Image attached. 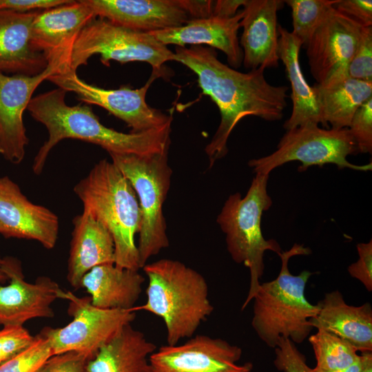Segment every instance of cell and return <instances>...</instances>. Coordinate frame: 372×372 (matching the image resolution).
Segmentation results:
<instances>
[{
  "mask_svg": "<svg viewBox=\"0 0 372 372\" xmlns=\"http://www.w3.org/2000/svg\"><path fill=\"white\" fill-rule=\"evenodd\" d=\"M144 281L138 270L105 264L85 273L81 287L90 295L92 304L99 308L132 309L141 296Z\"/></svg>",
  "mask_w": 372,
  "mask_h": 372,
  "instance_id": "cb8c5ba5",
  "label": "cell"
},
{
  "mask_svg": "<svg viewBox=\"0 0 372 372\" xmlns=\"http://www.w3.org/2000/svg\"><path fill=\"white\" fill-rule=\"evenodd\" d=\"M362 26L335 8L305 45L310 71L316 83L327 86L347 77Z\"/></svg>",
  "mask_w": 372,
  "mask_h": 372,
  "instance_id": "7c38bea8",
  "label": "cell"
},
{
  "mask_svg": "<svg viewBox=\"0 0 372 372\" xmlns=\"http://www.w3.org/2000/svg\"><path fill=\"white\" fill-rule=\"evenodd\" d=\"M242 10L231 18L210 17L190 19L180 26L148 32L163 44L207 45L221 50L227 56L229 64L234 68H239L243 60L238 32L242 18Z\"/></svg>",
  "mask_w": 372,
  "mask_h": 372,
  "instance_id": "ffe728a7",
  "label": "cell"
},
{
  "mask_svg": "<svg viewBox=\"0 0 372 372\" xmlns=\"http://www.w3.org/2000/svg\"><path fill=\"white\" fill-rule=\"evenodd\" d=\"M349 77L372 81V26L362 27L355 53L349 64Z\"/></svg>",
  "mask_w": 372,
  "mask_h": 372,
  "instance_id": "4dcf8cb0",
  "label": "cell"
},
{
  "mask_svg": "<svg viewBox=\"0 0 372 372\" xmlns=\"http://www.w3.org/2000/svg\"><path fill=\"white\" fill-rule=\"evenodd\" d=\"M284 3L280 0H246L240 22L242 33L239 41L246 68L265 70L278 66L280 59L277 12Z\"/></svg>",
  "mask_w": 372,
  "mask_h": 372,
  "instance_id": "ac0fdd59",
  "label": "cell"
},
{
  "mask_svg": "<svg viewBox=\"0 0 372 372\" xmlns=\"http://www.w3.org/2000/svg\"><path fill=\"white\" fill-rule=\"evenodd\" d=\"M94 54L101 62L110 66V61L121 63L143 61L152 68V72L164 76L163 65L174 61V53L148 32L129 29L108 20L96 17L79 32L68 54V70L87 64Z\"/></svg>",
  "mask_w": 372,
  "mask_h": 372,
  "instance_id": "ba28073f",
  "label": "cell"
},
{
  "mask_svg": "<svg viewBox=\"0 0 372 372\" xmlns=\"http://www.w3.org/2000/svg\"><path fill=\"white\" fill-rule=\"evenodd\" d=\"M269 176L256 174L245 196L238 192L230 195L216 219L225 234L227 249L232 260L250 271L249 292L242 310L252 300L260 284L265 251L278 255L282 251L277 241L266 240L261 230L262 215L272 205L267 192Z\"/></svg>",
  "mask_w": 372,
  "mask_h": 372,
  "instance_id": "8992f818",
  "label": "cell"
},
{
  "mask_svg": "<svg viewBox=\"0 0 372 372\" xmlns=\"http://www.w3.org/2000/svg\"><path fill=\"white\" fill-rule=\"evenodd\" d=\"M174 53V61L196 74L203 93L216 104L220 114L219 126L205 149L210 167L227 154L228 138L242 118L253 116L274 121L282 118L289 87L270 84L265 69L238 72L222 63L214 48L202 45L176 46Z\"/></svg>",
  "mask_w": 372,
  "mask_h": 372,
  "instance_id": "6da1fadb",
  "label": "cell"
},
{
  "mask_svg": "<svg viewBox=\"0 0 372 372\" xmlns=\"http://www.w3.org/2000/svg\"><path fill=\"white\" fill-rule=\"evenodd\" d=\"M278 56L285 67L291 88L292 111L285 122L286 130L307 123L321 124V118L316 92L302 72L300 64V40L291 32L278 25Z\"/></svg>",
  "mask_w": 372,
  "mask_h": 372,
  "instance_id": "d4e9b609",
  "label": "cell"
},
{
  "mask_svg": "<svg viewBox=\"0 0 372 372\" xmlns=\"http://www.w3.org/2000/svg\"><path fill=\"white\" fill-rule=\"evenodd\" d=\"M362 362V372H372V352H363L360 354Z\"/></svg>",
  "mask_w": 372,
  "mask_h": 372,
  "instance_id": "60d3db41",
  "label": "cell"
},
{
  "mask_svg": "<svg viewBox=\"0 0 372 372\" xmlns=\"http://www.w3.org/2000/svg\"><path fill=\"white\" fill-rule=\"evenodd\" d=\"M2 258H0V265L1 263ZM7 280L6 275L0 271V282H3Z\"/></svg>",
  "mask_w": 372,
  "mask_h": 372,
  "instance_id": "b9f144b4",
  "label": "cell"
},
{
  "mask_svg": "<svg viewBox=\"0 0 372 372\" xmlns=\"http://www.w3.org/2000/svg\"><path fill=\"white\" fill-rule=\"evenodd\" d=\"M83 211L101 223L114 243V265L141 269L135 235L141 225V210L136 192L128 179L112 162L101 160L74 187Z\"/></svg>",
  "mask_w": 372,
  "mask_h": 372,
  "instance_id": "277c9868",
  "label": "cell"
},
{
  "mask_svg": "<svg viewBox=\"0 0 372 372\" xmlns=\"http://www.w3.org/2000/svg\"><path fill=\"white\" fill-rule=\"evenodd\" d=\"M242 353L225 340L196 335L156 349L149 357L150 372H251L252 363H239Z\"/></svg>",
  "mask_w": 372,
  "mask_h": 372,
  "instance_id": "4fadbf2b",
  "label": "cell"
},
{
  "mask_svg": "<svg viewBox=\"0 0 372 372\" xmlns=\"http://www.w3.org/2000/svg\"><path fill=\"white\" fill-rule=\"evenodd\" d=\"M355 141L348 130L327 129L318 124L305 125L287 130L273 153L248 162L256 174L269 175L274 169L291 161L301 163L300 171L312 165L333 164L338 169L349 168L366 172L372 163L358 165L347 160L349 155L358 153Z\"/></svg>",
  "mask_w": 372,
  "mask_h": 372,
  "instance_id": "9c48e42d",
  "label": "cell"
},
{
  "mask_svg": "<svg viewBox=\"0 0 372 372\" xmlns=\"http://www.w3.org/2000/svg\"><path fill=\"white\" fill-rule=\"evenodd\" d=\"M362 369L363 362L362 357L360 355L358 359L353 364L347 368L333 371H324L315 367L311 369V372H362Z\"/></svg>",
  "mask_w": 372,
  "mask_h": 372,
  "instance_id": "ab89813d",
  "label": "cell"
},
{
  "mask_svg": "<svg viewBox=\"0 0 372 372\" xmlns=\"http://www.w3.org/2000/svg\"><path fill=\"white\" fill-rule=\"evenodd\" d=\"M63 299L69 302L71 322L63 327H45L40 332L49 342L53 355L76 352L90 360L136 318L132 309L99 308L90 296L79 297L71 291H64Z\"/></svg>",
  "mask_w": 372,
  "mask_h": 372,
  "instance_id": "30bf717a",
  "label": "cell"
},
{
  "mask_svg": "<svg viewBox=\"0 0 372 372\" xmlns=\"http://www.w3.org/2000/svg\"><path fill=\"white\" fill-rule=\"evenodd\" d=\"M338 0H287L291 9L292 33L305 46L312 35L334 9Z\"/></svg>",
  "mask_w": 372,
  "mask_h": 372,
  "instance_id": "f1b7e54d",
  "label": "cell"
},
{
  "mask_svg": "<svg viewBox=\"0 0 372 372\" xmlns=\"http://www.w3.org/2000/svg\"><path fill=\"white\" fill-rule=\"evenodd\" d=\"M96 17L149 32L178 27L191 18L181 0H85Z\"/></svg>",
  "mask_w": 372,
  "mask_h": 372,
  "instance_id": "d6986e66",
  "label": "cell"
},
{
  "mask_svg": "<svg viewBox=\"0 0 372 372\" xmlns=\"http://www.w3.org/2000/svg\"><path fill=\"white\" fill-rule=\"evenodd\" d=\"M59 232V220L53 211L29 200L8 176L0 177V234L3 237L36 240L51 249Z\"/></svg>",
  "mask_w": 372,
  "mask_h": 372,
  "instance_id": "2e32d148",
  "label": "cell"
},
{
  "mask_svg": "<svg viewBox=\"0 0 372 372\" xmlns=\"http://www.w3.org/2000/svg\"><path fill=\"white\" fill-rule=\"evenodd\" d=\"M359 256L358 260L347 268L349 275L358 280L366 288L372 291V240L356 245Z\"/></svg>",
  "mask_w": 372,
  "mask_h": 372,
  "instance_id": "e575fe53",
  "label": "cell"
},
{
  "mask_svg": "<svg viewBox=\"0 0 372 372\" xmlns=\"http://www.w3.org/2000/svg\"><path fill=\"white\" fill-rule=\"evenodd\" d=\"M333 8L362 27L372 26L371 0H338Z\"/></svg>",
  "mask_w": 372,
  "mask_h": 372,
  "instance_id": "8d00e7d4",
  "label": "cell"
},
{
  "mask_svg": "<svg viewBox=\"0 0 372 372\" xmlns=\"http://www.w3.org/2000/svg\"><path fill=\"white\" fill-rule=\"evenodd\" d=\"M156 346L130 324L123 327L87 362V372H150Z\"/></svg>",
  "mask_w": 372,
  "mask_h": 372,
  "instance_id": "484cf974",
  "label": "cell"
},
{
  "mask_svg": "<svg viewBox=\"0 0 372 372\" xmlns=\"http://www.w3.org/2000/svg\"><path fill=\"white\" fill-rule=\"evenodd\" d=\"M65 62L56 59L34 76L3 74L0 72V154L12 164H19L25 155L29 138L23 121L32 94L49 76L63 71Z\"/></svg>",
  "mask_w": 372,
  "mask_h": 372,
  "instance_id": "5bb4252c",
  "label": "cell"
},
{
  "mask_svg": "<svg viewBox=\"0 0 372 372\" xmlns=\"http://www.w3.org/2000/svg\"><path fill=\"white\" fill-rule=\"evenodd\" d=\"M53 355L48 340L41 334L22 351L0 366V372H40Z\"/></svg>",
  "mask_w": 372,
  "mask_h": 372,
  "instance_id": "f546056e",
  "label": "cell"
},
{
  "mask_svg": "<svg viewBox=\"0 0 372 372\" xmlns=\"http://www.w3.org/2000/svg\"><path fill=\"white\" fill-rule=\"evenodd\" d=\"M316 360V368L324 371H333L347 368L360 357L358 351L341 338L319 329L309 336Z\"/></svg>",
  "mask_w": 372,
  "mask_h": 372,
  "instance_id": "83f0119b",
  "label": "cell"
},
{
  "mask_svg": "<svg viewBox=\"0 0 372 372\" xmlns=\"http://www.w3.org/2000/svg\"><path fill=\"white\" fill-rule=\"evenodd\" d=\"M70 0H0V9L18 12L45 10L68 3Z\"/></svg>",
  "mask_w": 372,
  "mask_h": 372,
  "instance_id": "74e56055",
  "label": "cell"
},
{
  "mask_svg": "<svg viewBox=\"0 0 372 372\" xmlns=\"http://www.w3.org/2000/svg\"><path fill=\"white\" fill-rule=\"evenodd\" d=\"M246 0H217L214 1L212 17L231 18L238 12V8L244 6Z\"/></svg>",
  "mask_w": 372,
  "mask_h": 372,
  "instance_id": "f35d334b",
  "label": "cell"
},
{
  "mask_svg": "<svg viewBox=\"0 0 372 372\" xmlns=\"http://www.w3.org/2000/svg\"><path fill=\"white\" fill-rule=\"evenodd\" d=\"M317 305L316 316L310 319L313 328L331 333L351 344L358 351L372 352V307L348 304L335 290L326 293Z\"/></svg>",
  "mask_w": 372,
  "mask_h": 372,
  "instance_id": "44dd1931",
  "label": "cell"
},
{
  "mask_svg": "<svg viewBox=\"0 0 372 372\" xmlns=\"http://www.w3.org/2000/svg\"><path fill=\"white\" fill-rule=\"evenodd\" d=\"M0 271L9 280L8 285H0L1 325L23 326L34 318L54 316L52 304L64 293L55 281L47 276L26 281L21 262L12 257L2 258Z\"/></svg>",
  "mask_w": 372,
  "mask_h": 372,
  "instance_id": "9a60e30c",
  "label": "cell"
},
{
  "mask_svg": "<svg viewBox=\"0 0 372 372\" xmlns=\"http://www.w3.org/2000/svg\"><path fill=\"white\" fill-rule=\"evenodd\" d=\"M160 77L152 72L146 83L138 89L123 85L118 89H104L87 83L76 72L64 70L47 79L68 92L76 94L83 103L100 106L131 128V133H138L161 128L172 123V116L150 107L145 101L147 90L153 81Z\"/></svg>",
  "mask_w": 372,
  "mask_h": 372,
  "instance_id": "8fae6325",
  "label": "cell"
},
{
  "mask_svg": "<svg viewBox=\"0 0 372 372\" xmlns=\"http://www.w3.org/2000/svg\"><path fill=\"white\" fill-rule=\"evenodd\" d=\"M275 349L273 364L282 372H311L306 357L290 339L282 338Z\"/></svg>",
  "mask_w": 372,
  "mask_h": 372,
  "instance_id": "d6a6232c",
  "label": "cell"
},
{
  "mask_svg": "<svg viewBox=\"0 0 372 372\" xmlns=\"http://www.w3.org/2000/svg\"><path fill=\"white\" fill-rule=\"evenodd\" d=\"M311 249L295 243L290 249L278 254L281 268L273 280L260 284L253 298L251 326L258 337L274 349L282 338L295 344L303 342L313 329L310 319L318 311L316 304L306 298V284L313 273L304 270L298 275L289 271V259L309 255Z\"/></svg>",
  "mask_w": 372,
  "mask_h": 372,
  "instance_id": "5b68a950",
  "label": "cell"
},
{
  "mask_svg": "<svg viewBox=\"0 0 372 372\" xmlns=\"http://www.w3.org/2000/svg\"><path fill=\"white\" fill-rule=\"evenodd\" d=\"M72 225L67 280L78 289L84 275L92 269L114 264V243L109 230L85 211L73 218Z\"/></svg>",
  "mask_w": 372,
  "mask_h": 372,
  "instance_id": "7402d4cb",
  "label": "cell"
},
{
  "mask_svg": "<svg viewBox=\"0 0 372 372\" xmlns=\"http://www.w3.org/2000/svg\"><path fill=\"white\" fill-rule=\"evenodd\" d=\"M358 152H372V97L366 101L354 114L348 127Z\"/></svg>",
  "mask_w": 372,
  "mask_h": 372,
  "instance_id": "1f68e13d",
  "label": "cell"
},
{
  "mask_svg": "<svg viewBox=\"0 0 372 372\" xmlns=\"http://www.w3.org/2000/svg\"><path fill=\"white\" fill-rule=\"evenodd\" d=\"M89 360L76 352L54 355L45 363L40 372H87Z\"/></svg>",
  "mask_w": 372,
  "mask_h": 372,
  "instance_id": "d590c367",
  "label": "cell"
},
{
  "mask_svg": "<svg viewBox=\"0 0 372 372\" xmlns=\"http://www.w3.org/2000/svg\"><path fill=\"white\" fill-rule=\"evenodd\" d=\"M94 18L85 0L70 1L39 11L32 24V45L43 54L48 62L62 59L67 65L68 54L76 38Z\"/></svg>",
  "mask_w": 372,
  "mask_h": 372,
  "instance_id": "e0dca14e",
  "label": "cell"
},
{
  "mask_svg": "<svg viewBox=\"0 0 372 372\" xmlns=\"http://www.w3.org/2000/svg\"><path fill=\"white\" fill-rule=\"evenodd\" d=\"M66 93L58 87L39 94L32 98L27 107L31 116L48 132V138L33 161L34 174L42 173L50 151L65 138L95 144L108 154L149 155L169 151L172 123L143 132H121L102 124L91 107L67 105Z\"/></svg>",
  "mask_w": 372,
  "mask_h": 372,
  "instance_id": "7a4b0ae2",
  "label": "cell"
},
{
  "mask_svg": "<svg viewBox=\"0 0 372 372\" xmlns=\"http://www.w3.org/2000/svg\"><path fill=\"white\" fill-rule=\"evenodd\" d=\"M146 302L132 311L143 310L165 323L168 345L194 336L214 311L202 274L178 260L163 258L146 263Z\"/></svg>",
  "mask_w": 372,
  "mask_h": 372,
  "instance_id": "3957f363",
  "label": "cell"
},
{
  "mask_svg": "<svg viewBox=\"0 0 372 372\" xmlns=\"http://www.w3.org/2000/svg\"><path fill=\"white\" fill-rule=\"evenodd\" d=\"M37 12L0 9V72L34 76L48 65L45 56L31 43V28Z\"/></svg>",
  "mask_w": 372,
  "mask_h": 372,
  "instance_id": "603a6c76",
  "label": "cell"
},
{
  "mask_svg": "<svg viewBox=\"0 0 372 372\" xmlns=\"http://www.w3.org/2000/svg\"><path fill=\"white\" fill-rule=\"evenodd\" d=\"M109 154L138 198L141 219L137 248L142 268L152 256L169 245L163 211L172 175L168 152L149 155Z\"/></svg>",
  "mask_w": 372,
  "mask_h": 372,
  "instance_id": "52a82bcc",
  "label": "cell"
},
{
  "mask_svg": "<svg viewBox=\"0 0 372 372\" xmlns=\"http://www.w3.org/2000/svg\"><path fill=\"white\" fill-rule=\"evenodd\" d=\"M34 336L23 326H6L0 330V366L28 347Z\"/></svg>",
  "mask_w": 372,
  "mask_h": 372,
  "instance_id": "836d02e7",
  "label": "cell"
},
{
  "mask_svg": "<svg viewBox=\"0 0 372 372\" xmlns=\"http://www.w3.org/2000/svg\"><path fill=\"white\" fill-rule=\"evenodd\" d=\"M321 124L331 129L348 128L357 110L372 97V81L347 77L331 85H313Z\"/></svg>",
  "mask_w": 372,
  "mask_h": 372,
  "instance_id": "4316f807",
  "label": "cell"
}]
</instances>
